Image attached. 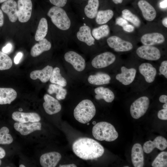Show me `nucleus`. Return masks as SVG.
Listing matches in <instances>:
<instances>
[{
  "label": "nucleus",
  "instance_id": "28",
  "mask_svg": "<svg viewBox=\"0 0 167 167\" xmlns=\"http://www.w3.org/2000/svg\"><path fill=\"white\" fill-rule=\"evenodd\" d=\"M99 2V0H88L84 9L86 16L88 18H95L98 11Z\"/></svg>",
  "mask_w": 167,
  "mask_h": 167
},
{
  "label": "nucleus",
  "instance_id": "51",
  "mask_svg": "<svg viewBox=\"0 0 167 167\" xmlns=\"http://www.w3.org/2000/svg\"><path fill=\"white\" fill-rule=\"evenodd\" d=\"M113 2L116 4L121 3L123 0H112Z\"/></svg>",
  "mask_w": 167,
  "mask_h": 167
},
{
  "label": "nucleus",
  "instance_id": "2",
  "mask_svg": "<svg viewBox=\"0 0 167 167\" xmlns=\"http://www.w3.org/2000/svg\"><path fill=\"white\" fill-rule=\"evenodd\" d=\"M92 134L93 137L98 140L108 142L115 140L118 135L114 126L105 122L96 123L93 127Z\"/></svg>",
  "mask_w": 167,
  "mask_h": 167
},
{
  "label": "nucleus",
  "instance_id": "16",
  "mask_svg": "<svg viewBox=\"0 0 167 167\" xmlns=\"http://www.w3.org/2000/svg\"><path fill=\"white\" fill-rule=\"evenodd\" d=\"M12 118L15 121L22 123L29 122H37L41 120L40 116L34 112L24 113L15 111L12 114Z\"/></svg>",
  "mask_w": 167,
  "mask_h": 167
},
{
  "label": "nucleus",
  "instance_id": "22",
  "mask_svg": "<svg viewBox=\"0 0 167 167\" xmlns=\"http://www.w3.org/2000/svg\"><path fill=\"white\" fill-rule=\"evenodd\" d=\"M139 70L147 83H151L154 80L156 75V70L151 64L143 63L139 66Z\"/></svg>",
  "mask_w": 167,
  "mask_h": 167
},
{
  "label": "nucleus",
  "instance_id": "11",
  "mask_svg": "<svg viewBox=\"0 0 167 167\" xmlns=\"http://www.w3.org/2000/svg\"><path fill=\"white\" fill-rule=\"evenodd\" d=\"M2 11L7 15L10 21L12 23L18 18L17 3L14 0H8L3 2L1 6Z\"/></svg>",
  "mask_w": 167,
  "mask_h": 167
},
{
  "label": "nucleus",
  "instance_id": "7",
  "mask_svg": "<svg viewBox=\"0 0 167 167\" xmlns=\"http://www.w3.org/2000/svg\"><path fill=\"white\" fill-rule=\"evenodd\" d=\"M18 19L19 22L25 23L30 19L32 10L31 0H18Z\"/></svg>",
  "mask_w": 167,
  "mask_h": 167
},
{
  "label": "nucleus",
  "instance_id": "30",
  "mask_svg": "<svg viewBox=\"0 0 167 167\" xmlns=\"http://www.w3.org/2000/svg\"><path fill=\"white\" fill-rule=\"evenodd\" d=\"M113 11L110 9L98 11L96 17V21L98 24L101 25L107 23L113 18Z\"/></svg>",
  "mask_w": 167,
  "mask_h": 167
},
{
  "label": "nucleus",
  "instance_id": "26",
  "mask_svg": "<svg viewBox=\"0 0 167 167\" xmlns=\"http://www.w3.org/2000/svg\"><path fill=\"white\" fill-rule=\"evenodd\" d=\"M96 95L95 98L97 100L103 99L108 103L112 102L114 99L113 92L108 88L103 87H97L94 89Z\"/></svg>",
  "mask_w": 167,
  "mask_h": 167
},
{
  "label": "nucleus",
  "instance_id": "55",
  "mask_svg": "<svg viewBox=\"0 0 167 167\" xmlns=\"http://www.w3.org/2000/svg\"><path fill=\"white\" fill-rule=\"evenodd\" d=\"M96 122L95 121H93V122H92V124H94V125H95L96 124Z\"/></svg>",
  "mask_w": 167,
  "mask_h": 167
},
{
  "label": "nucleus",
  "instance_id": "37",
  "mask_svg": "<svg viewBox=\"0 0 167 167\" xmlns=\"http://www.w3.org/2000/svg\"><path fill=\"white\" fill-rule=\"evenodd\" d=\"M9 132V129L6 126L0 129V144H9L12 143L13 139Z\"/></svg>",
  "mask_w": 167,
  "mask_h": 167
},
{
  "label": "nucleus",
  "instance_id": "17",
  "mask_svg": "<svg viewBox=\"0 0 167 167\" xmlns=\"http://www.w3.org/2000/svg\"><path fill=\"white\" fill-rule=\"evenodd\" d=\"M138 5L141 10L144 18L147 20L151 21L156 18V12L154 7L145 0H140Z\"/></svg>",
  "mask_w": 167,
  "mask_h": 167
},
{
  "label": "nucleus",
  "instance_id": "1",
  "mask_svg": "<svg viewBox=\"0 0 167 167\" xmlns=\"http://www.w3.org/2000/svg\"><path fill=\"white\" fill-rule=\"evenodd\" d=\"M74 153L83 160H92L101 156L104 152L103 147L98 142L91 138H81L72 145Z\"/></svg>",
  "mask_w": 167,
  "mask_h": 167
},
{
  "label": "nucleus",
  "instance_id": "29",
  "mask_svg": "<svg viewBox=\"0 0 167 167\" xmlns=\"http://www.w3.org/2000/svg\"><path fill=\"white\" fill-rule=\"evenodd\" d=\"M48 30V23L46 19L42 18L39 21L35 36L36 41H39L46 36Z\"/></svg>",
  "mask_w": 167,
  "mask_h": 167
},
{
  "label": "nucleus",
  "instance_id": "39",
  "mask_svg": "<svg viewBox=\"0 0 167 167\" xmlns=\"http://www.w3.org/2000/svg\"><path fill=\"white\" fill-rule=\"evenodd\" d=\"M50 2L55 6L62 7L66 3L67 0H49Z\"/></svg>",
  "mask_w": 167,
  "mask_h": 167
},
{
  "label": "nucleus",
  "instance_id": "24",
  "mask_svg": "<svg viewBox=\"0 0 167 167\" xmlns=\"http://www.w3.org/2000/svg\"><path fill=\"white\" fill-rule=\"evenodd\" d=\"M17 95L16 91L12 88H0V105L10 104Z\"/></svg>",
  "mask_w": 167,
  "mask_h": 167
},
{
  "label": "nucleus",
  "instance_id": "52",
  "mask_svg": "<svg viewBox=\"0 0 167 167\" xmlns=\"http://www.w3.org/2000/svg\"><path fill=\"white\" fill-rule=\"evenodd\" d=\"M163 108L164 109H167V103H165L163 106Z\"/></svg>",
  "mask_w": 167,
  "mask_h": 167
},
{
  "label": "nucleus",
  "instance_id": "13",
  "mask_svg": "<svg viewBox=\"0 0 167 167\" xmlns=\"http://www.w3.org/2000/svg\"><path fill=\"white\" fill-rule=\"evenodd\" d=\"M167 147V141L165 138L162 136L156 137L153 141L149 140L143 144V151L146 153L151 152L155 148L161 150H163Z\"/></svg>",
  "mask_w": 167,
  "mask_h": 167
},
{
  "label": "nucleus",
  "instance_id": "27",
  "mask_svg": "<svg viewBox=\"0 0 167 167\" xmlns=\"http://www.w3.org/2000/svg\"><path fill=\"white\" fill-rule=\"evenodd\" d=\"M110 80L111 77L109 75L101 72L91 75L88 78L90 84L97 85L109 84Z\"/></svg>",
  "mask_w": 167,
  "mask_h": 167
},
{
  "label": "nucleus",
  "instance_id": "15",
  "mask_svg": "<svg viewBox=\"0 0 167 167\" xmlns=\"http://www.w3.org/2000/svg\"><path fill=\"white\" fill-rule=\"evenodd\" d=\"M61 155L55 152L45 153L40 158V163L43 167H54L61 158Z\"/></svg>",
  "mask_w": 167,
  "mask_h": 167
},
{
  "label": "nucleus",
  "instance_id": "23",
  "mask_svg": "<svg viewBox=\"0 0 167 167\" xmlns=\"http://www.w3.org/2000/svg\"><path fill=\"white\" fill-rule=\"evenodd\" d=\"M53 69L52 66L47 65L42 70H35L31 72L30 77L33 80L38 79L42 82L46 83L49 80Z\"/></svg>",
  "mask_w": 167,
  "mask_h": 167
},
{
  "label": "nucleus",
  "instance_id": "44",
  "mask_svg": "<svg viewBox=\"0 0 167 167\" xmlns=\"http://www.w3.org/2000/svg\"><path fill=\"white\" fill-rule=\"evenodd\" d=\"M22 56L23 54L21 52H19L17 54L14 59V62L15 64H18L19 63Z\"/></svg>",
  "mask_w": 167,
  "mask_h": 167
},
{
  "label": "nucleus",
  "instance_id": "36",
  "mask_svg": "<svg viewBox=\"0 0 167 167\" xmlns=\"http://www.w3.org/2000/svg\"><path fill=\"white\" fill-rule=\"evenodd\" d=\"M12 65L11 58L6 54L0 51V70L9 69Z\"/></svg>",
  "mask_w": 167,
  "mask_h": 167
},
{
  "label": "nucleus",
  "instance_id": "38",
  "mask_svg": "<svg viewBox=\"0 0 167 167\" xmlns=\"http://www.w3.org/2000/svg\"><path fill=\"white\" fill-rule=\"evenodd\" d=\"M160 73L163 75L166 78H167V61H163L161 63L159 67Z\"/></svg>",
  "mask_w": 167,
  "mask_h": 167
},
{
  "label": "nucleus",
  "instance_id": "57",
  "mask_svg": "<svg viewBox=\"0 0 167 167\" xmlns=\"http://www.w3.org/2000/svg\"><path fill=\"white\" fill-rule=\"evenodd\" d=\"M88 125H89V123H88V124H87Z\"/></svg>",
  "mask_w": 167,
  "mask_h": 167
},
{
  "label": "nucleus",
  "instance_id": "18",
  "mask_svg": "<svg viewBox=\"0 0 167 167\" xmlns=\"http://www.w3.org/2000/svg\"><path fill=\"white\" fill-rule=\"evenodd\" d=\"M14 126L16 131L24 135H27L35 131L41 130V124L38 122L27 124L18 122L15 123Z\"/></svg>",
  "mask_w": 167,
  "mask_h": 167
},
{
  "label": "nucleus",
  "instance_id": "41",
  "mask_svg": "<svg viewBox=\"0 0 167 167\" xmlns=\"http://www.w3.org/2000/svg\"><path fill=\"white\" fill-rule=\"evenodd\" d=\"M116 24L122 27L128 24L127 21L123 18L118 17L116 19Z\"/></svg>",
  "mask_w": 167,
  "mask_h": 167
},
{
  "label": "nucleus",
  "instance_id": "14",
  "mask_svg": "<svg viewBox=\"0 0 167 167\" xmlns=\"http://www.w3.org/2000/svg\"><path fill=\"white\" fill-rule=\"evenodd\" d=\"M121 73L118 74L116 79L125 85H128L134 81L136 73V69L134 68L128 69L124 66L121 68Z\"/></svg>",
  "mask_w": 167,
  "mask_h": 167
},
{
  "label": "nucleus",
  "instance_id": "8",
  "mask_svg": "<svg viewBox=\"0 0 167 167\" xmlns=\"http://www.w3.org/2000/svg\"><path fill=\"white\" fill-rule=\"evenodd\" d=\"M108 46L117 52L130 51L133 48L132 44L128 41L124 40L117 36H112L107 40Z\"/></svg>",
  "mask_w": 167,
  "mask_h": 167
},
{
  "label": "nucleus",
  "instance_id": "54",
  "mask_svg": "<svg viewBox=\"0 0 167 167\" xmlns=\"http://www.w3.org/2000/svg\"><path fill=\"white\" fill-rule=\"evenodd\" d=\"M19 167H25V166L21 164L19 165Z\"/></svg>",
  "mask_w": 167,
  "mask_h": 167
},
{
  "label": "nucleus",
  "instance_id": "25",
  "mask_svg": "<svg viewBox=\"0 0 167 167\" xmlns=\"http://www.w3.org/2000/svg\"><path fill=\"white\" fill-rule=\"evenodd\" d=\"M51 45L50 42L46 38L39 41L32 48L30 54L33 57L38 56L44 51L50 49Z\"/></svg>",
  "mask_w": 167,
  "mask_h": 167
},
{
  "label": "nucleus",
  "instance_id": "47",
  "mask_svg": "<svg viewBox=\"0 0 167 167\" xmlns=\"http://www.w3.org/2000/svg\"><path fill=\"white\" fill-rule=\"evenodd\" d=\"M160 6L162 8H165L167 7V0H164L160 2Z\"/></svg>",
  "mask_w": 167,
  "mask_h": 167
},
{
  "label": "nucleus",
  "instance_id": "4",
  "mask_svg": "<svg viewBox=\"0 0 167 167\" xmlns=\"http://www.w3.org/2000/svg\"><path fill=\"white\" fill-rule=\"evenodd\" d=\"M47 14L53 24L59 29L66 30L70 28L71 20L66 11L61 7L53 6L49 9Z\"/></svg>",
  "mask_w": 167,
  "mask_h": 167
},
{
  "label": "nucleus",
  "instance_id": "53",
  "mask_svg": "<svg viewBox=\"0 0 167 167\" xmlns=\"http://www.w3.org/2000/svg\"><path fill=\"white\" fill-rule=\"evenodd\" d=\"M8 0H0V3L4 2Z\"/></svg>",
  "mask_w": 167,
  "mask_h": 167
},
{
  "label": "nucleus",
  "instance_id": "45",
  "mask_svg": "<svg viewBox=\"0 0 167 167\" xmlns=\"http://www.w3.org/2000/svg\"><path fill=\"white\" fill-rule=\"evenodd\" d=\"M160 101L162 103H167V96L163 95L161 96L159 98Z\"/></svg>",
  "mask_w": 167,
  "mask_h": 167
},
{
  "label": "nucleus",
  "instance_id": "31",
  "mask_svg": "<svg viewBox=\"0 0 167 167\" xmlns=\"http://www.w3.org/2000/svg\"><path fill=\"white\" fill-rule=\"evenodd\" d=\"M47 92L50 94L55 93L56 98L59 100L65 99L67 94V91L63 87L54 84L49 85Z\"/></svg>",
  "mask_w": 167,
  "mask_h": 167
},
{
  "label": "nucleus",
  "instance_id": "50",
  "mask_svg": "<svg viewBox=\"0 0 167 167\" xmlns=\"http://www.w3.org/2000/svg\"><path fill=\"white\" fill-rule=\"evenodd\" d=\"M162 24L165 27H167V18L166 17L163 19L162 21Z\"/></svg>",
  "mask_w": 167,
  "mask_h": 167
},
{
  "label": "nucleus",
  "instance_id": "10",
  "mask_svg": "<svg viewBox=\"0 0 167 167\" xmlns=\"http://www.w3.org/2000/svg\"><path fill=\"white\" fill-rule=\"evenodd\" d=\"M65 60L71 64L77 71H83L86 66L85 61L80 54L73 51L66 53L64 55Z\"/></svg>",
  "mask_w": 167,
  "mask_h": 167
},
{
  "label": "nucleus",
  "instance_id": "9",
  "mask_svg": "<svg viewBox=\"0 0 167 167\" xmlns=\"http://www.w3.org/2000/svg\"><path fill=\"white\" fill-rule=\"evenodd\" d=\"M116 58L115 56L113 53L106 52L96 56L92 60L91 63L95 68H103L113 63Z\"/></svg>",
  "mask_w": 167,
  "mask_h": 167
},
{
  "label": "nucleus",
  "instance_id": "48",
  "mask_svg": "<svg viewBox=\"0 0 167 167\" xmlns=\"http://www.w3.org/2000/svg\"><path fill=\"white\" fill-rule=\"evenodd\" d=\"M5 154V152L4 149L0 147V159H2L4 157Z\"/></svg>",
  "mask_w": 167,
  "mask_h": 167
},
{
  "label": "nucleus",
  "instance_id": "32",
  "mask_svg": "<svg viewBox=\"0 0 167 167\" xmlns=\"http://www.w3.org/2000/svg\"><path fill=\"white\" fill-rule=\"evenodd\" d=\"M60 71V69L58 67L54 68L53 69L49 81L52 84L65 87L67 85L66 80L62 76Z\"/></svg>",
  "mask_w": 167,
  "mask_h": 167
},
{
  "label": "nucleus",
  "instance_id": "34",
  "mask_svg": "<svg viewBox=\"0 0 167 167\" xmlns=\"http://www.w3.org/2000/svg\"><path fill=\"white\" fill-rule=\"evenodd\" d=\"M122 13L123 18L131 23L137 27L140 26L141 23L140 19L129 10L127 9H124L122 11Z\"/></svg>",
  "mask_w": 167,
  "mask_h": 167
},
{
  "label": "nucleus",
  "instance_id": "19",
  "mask_svg": "<svg viewBox=\"0 0 167 167\" xmlns=\"http://www.w3.org/2000/svg\"><path fill=\"white\" fill-rule=\"evenodd\" d=\"M76 36L79 41L91 46L95 44V39L92 35L90 28L88 25L81 26L76 34Z\"/></svg>",
  "mask_w": 167,
  "mask_h": 167
},
{
  "label": "nucleus",
  "instance_id": "35",
  "mask_svg": "<svg viewBox=\"0 0 167 167\" xmlns=\"http://www.w3.org/2000/svg\"><path fill=\"white\" fill-rule=\"evenodd\" d=\"M152 165L153 167H166L167 152H162L160 153L153 161Z\"/></svg>",
  "mask_w": 167,
  "mask_h": 167
},
{
  "label": "nucleus",
  "instance_id": "56",
  "mask_svg": "<svg viewBox=\"0 0 167 167\" xmlns=\"http://www.w3.org/2000/svg\"><path fill=\"white\" fill-rule=\"evenodd\" d=\"M1 163H2V161H1V160L0 159V166L1 165Z\"/></svg>",
  "mask_w": 167,
  "mask_h": 167
},
{
  "label": "nucleus",
  "instance_id": "6",
  "mask_svg": "<svg viewBox=\"0 0 167 167\" xmlns=\"http://www.w3.org/2000/svg\"><path fill=\"white\" fill-rule=\"evenodd\" d=\"M136 52L140 58L150 61L157 60L161 56L159 49L152 46H141L138 48Z\"/></svg>",
  "mask_w": 167,
  "mask_h": 167
},
{
  "label": "nucleus",
  "instance_id": "3",
  "mask_svg": "<svg viewBox=\"0 0 167 167\" xmlns=\"http://www.w3.org/2000/svg\"><path fill=\"white\" fill-rule=\"evenodd\" d=\"M96 113L95 105L91 100L85 99L80 101L74 111L75 119L83 124L88 123L94 117Z\"/></svg>",
  "mask_w": 167,
  "mask_h": 167
},
{
  "label": "nucleus",
  "instance_id": "5",
  "mask_svg": "<svg viewBox=\"0 0 167 167\" xmlns=\"http://www.w3.org/2000/svg\"><path fill=\"white\" fill-rule=\"evenodd\" d=\"M149 105V99L147 96L138 98L131 106L130 112L131 116L135 119L139 118L146 113Z\"/></svg>",
  "mask_w": 167,
  "mask_h": 167
},
{
  "label": "nucleus",
  "instance_id": "49",
  "mask_svg": "<svg viewBox=\"0 0 167 167\" xmlns=\"http://www.w3.org/2000/svg\"><path fill=\"white\" fill-rule=\"evenodd\" d=\"M59 167H76V165L74 164L60 165Z\"/></svg>",
  "mask_w": 167,
  "mask_h": 167
},
{
  "label": "nucleus",
  "instance_id": "46",
  "mask_svg": "<svg viewBox=\"0 0 167 167\" xmlns=\"http://www.w3.org/2000/svg\"><path fill=\"white\" fill-rule=\"evenodd\" d=\"M4 24V16L2 11L0 9V27H2Z\"/></svg>",
  "mask_w": 167,
  "mask_h": 167
},
{
  "label": "nucleus",
  "instance_id": "20",
  "mask_svg": "<svg viewBox=\"0 0 167 167\" xmlns=\"http://www.w3.org/2000/svg\"><path fill=\"white\" fill-rule=\"evenodd\" d=\"M131 161L135 167H142L144 165V155L141 145L136 143L133 146L131 153Z\"/></svg>",
  "mask_w": 167,
  "mask_h": 167
},
{
  "label": "nucleus",
  "instance_id": "12",
  "mask_svg": "<svg viewBox=\"0 0 167 167\" xmlns=\"http://www.w3.org/2000/svg\"><path fill=\"white\" fill-rule=\"evenodd\" d=\"M44 102L43 106L46 112L49 114L52 115L59 112L62 107L59 102L50 95L46 94L44 96Z\"/></svg>",
  "mask_w": 167,
  "mask_h": 167
},
{
  "label": "nucleus",
  "instance_id": "21",
  "mask_svg": "<svg viewBox=\"0 0 167 167\" xmlns=\"http://www.w3.org/2000/svg\"><path fill=\"white\" fill-rule=\"evenodd\" d=\"M165 41L164 36L158 32L148 33L143 35L141 38L142 43L145 45L152 46L161 44Z\"/></svg>",
  "mask_w": 167,
  "mask_h": 167
},
{
  "label": "nucleus",
  "instance_id": "40",
  "mask_svg": "<svg viewBox=\"0 0 167 167\" xmlns=\"http://www.w3.org/2000/svg\"><path fill=\"white\" fill-rule=\"evenodd\" d=\"M158 118L163 120H167V109H163L160 110L158 113Z\"/></svg>",
  "mask_w": 167,
  "mask_h": 167
},
{
  "label": "nucleus",
  "instance_id": "43",
  "mask_svg": "<svg viewBox=\"0 0 167 167\" xmlns=\"http://www.w3.org/2000/svg\"><path fill=\"white\" fill-rule=\"evenodd\" d=\"M123 30L128 32H131L134 30V27L131 25L127 24L122 27Z\"/></svg>",
  "mask_w": 167,
  "mask_h": 167
},
{
  "label": "nucleus",
  "instance_id": "42",
  "mask_svg": "<svg viewBox=\"0 0 167 167\" xmlns=\"http://www.w3.org/2000/svg\"><path fill=\"white\" fill-rule=\"evenodd\" d=\"M12 48V45L8 43L2 49V51L5 54H8L11 52Z\"/></svg>",
  "mask_w": 167,
  "mask_h": 167
},
{
  "label": "nucleus",
  "instance_id": "33",
  "mask_svg": "<svg viewBox=\"0 0 167 167\" xmlns=\"http://www.w3.org/2000/svg\"><path fill=\"white\" fill-rule=\"evenodd\" d=\"M110 32V29L107 24H104L93 28L92 34L94 39L99 40L108 36Z\"/></svg>",
  "mask_w": 167,
  "mask_h": 167
}]
</instances>
